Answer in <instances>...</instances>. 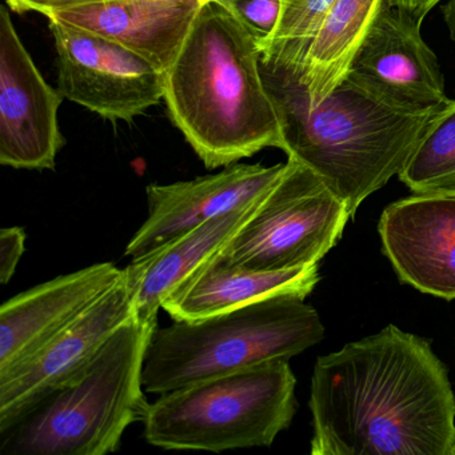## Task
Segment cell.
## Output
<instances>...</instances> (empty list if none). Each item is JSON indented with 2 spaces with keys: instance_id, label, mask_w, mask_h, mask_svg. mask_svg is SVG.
Here are the masks:
<instances>
[{
  "instance_id": "obj_1",
  "label": "cell",
  "mask_w": 455,
  "mask_h": 455,
  "mask_svg": "<svg viewBox=\"0 0 455 455\" xmlns=\"http://www.w3.org/2000/svg\"><path fill=\"white\" fill-rule=\"evenodd\" d=\"M313 455H455V396L423 338L388 324L319 356Z\"/></svg>"
},
{
  "instance_id": "obj_2",
  "label": "cell",
  "mask_w": 455,
  "mask_h": 455,
  "mask_svg": "<svg viewBox=\"0 0 455 455\" xmlns=\"http://www.w3.org/2000/svg\"><path fill=\"white\" fill-rule=\"evenodd\" d=\"M260 73L281 121V150L313 170L347 206L351 218L364 199L401 174L426 127L443 108L398 105L350 76L314 103L284 63L260 55Z\"/></svg>"
},
{
  "instance_id": "obj_3",
  "label": "cell",
  "mask_w": 455,
  "mask_h": 455,
  "mask_svg": "<svg viewBox=\"0 0 455 455\" xmlns=\"http://www.w3.org/2000/svg\"><path fill=\"white\" fill-rule=\"evenodd\" d=\"M164 79L170 118L207 169L282 148L259 46L214 0L199 10Z\"/></svg>"
},
{
  "instance_id": "obj_4",
  "label": "cell",
  "mask_w": 455,
  "mask_h": 455,
  "mask_svg": "<svg viewBox=\"0 0 455 455\" xmlns=\"http://www.w3.org/2000/svg\"><path fill=\"white\" fill-rule=\"evenodd\" d=\"M158 322H124L76 377L39 402L2 435L12 455H106L129 426L145 422L146 350Z\"/></svg>"
},
{
  "instance_id": "obj_5",
  "label": "cell",
  "mask_w": 455,
  "mask_h": 455,
  "mask_svg": "<svg viewBox=\"0 0 455 455\" xmlns=\"http://www.w3.org/2000/svg\"><path fill=\"white\" fill-rule=\"evenodd\" d=\"M318 311L297 294L278 295L196 321L156 327L146 350V391L164 394L209 378L286 359L321 342Z\"/></svg>"
},
{
  "instance_id": "obj_6",
  "label": "cell",
  "mask_w": 455,
  "mask_h": 455,
  "mask_svg": "<svg viewBox=\"0 0 455 455\" xmlns=\"http://www.w3.org/2000/svg\"><path fill=\"white\" fill-rule=\"evenodd\" d=\"M289 361L209 378L161 394L148 407L146 441L166 450H225L271 446L297 411Z\"/></svg>"
},
{
  "instance_id": "obj_7",
  "label": "cell",
  "mask_w": 455,
  "mask_h": 455,
  "mask_svg": "<svg viewBox=\"0 0 455 455\" xmlns=\"http://www.w3.org/2000/svg\"><path fill=\"white\" fill-rule=\"evenodd\" d=\"M350 218L347 206L313 170L287 159L282 177L217 257L259 271L318 265Z\"/></svg>"
},
{
  "instance_id": "obj_8",
  "label": "cell",
  "mask_w": 455,
  "mask_h": 455,
  "mask_svg": "<svg viewBox=\"0 0 455 455\" xmlns=\"http://www.w3.org/2000/svg\"><path fill=\"white\" fill-rule=\"evenodd\" d=\"M65 100L110 119L132 121L164 98V71L102 36L50 20Z\"/></svg>"
},
{
  "instance_id": "obj_9",
  "label": "cell",
  "mask_w": 455,
  "mask_h": 455,
  "mask_svg": "<svg viewBox=\"0 0 455 455\" xmlns=\"http://www.w3.org/2000/svg\"><path fill=\"white\" fill-rule=\"evenodd\" d=\"M134 313V291L124 270L121 281L73 323L0 375V433L76 377Z\"/></svg>"
},
{
  "instance_id": "obj_10",
  "label": "cell",
  "mask_w": 455,
  "mask_h": 455,
  "mask_svg": "<svg viewBox=\"0 0 455 455\" xmlns=\"http://www.w3.org/2000/svg\"><path fill=\"white\" fill-rule=\"evenodd\" d=\"M63 95L36 68L6 6L0 10V164L54 170L66 140L58 124Z\"/></svg>"
},
{
  "instance_id": "obj_11",
  "label": "cell",
  "mask_w": 455,
  "mask_h": 455,
  "mask_svg": "<svg viewBox=\"0 0 455 455\" xmlns=\"http://www.w3.org/2000/svg\"><path fill=\"white\" fill-rule=\"evenodd\" d=\"M422 20L383 2L347 76L375 94L412 108H442L450 102L433 50L423 41Z\"/></svg>"
},
{
  "instance_id": "obj_12",
  "label": "cell",
  "mask_w": 455,
  "mask_h": 455,
  "mask_svg": "<svg viewBox=\"0 0 455 455\" xmlns=\"http://www.w3.org/2000/svg\"><path fill=\"white\" fill-rule=\"evenodd\" d=\"M286 164H230L218 174L172 185H150L148 215L124 255L146 257L178 236L265 196L282 177Z\"/></svg>"
},
{
  "instance_id": "obj_13",
  "label": "cell",
  "mask_w": 455,
  "mask_h": 455,
  "mask_svg": "<svg viewBox=\"0 0 455 455\" xmlns=\"http://www.w3.org/2000/svg\"><path fill=\"white\" fill-rule=\"evenodd\" d=\"M383 252L404 283L455 299V193L414 194L386 207Z\"/></svg>"
},
{
  "instance_id": "obj_14",
  "label": "cell",
  "mask_w": 455,
  "mask_h": 455,
  "mask_svg": "<svg viewBox=\"0 0 455 455\" xmlns=\"http://www.w3.org/2000/svg\"><path fill=\"white\" fill-rule=\"evenodd\" d=\"M124 276L97 263L15 295L0 307V375L25 361L73 323Z\"/></svg>"
},
{
  "instance_id": "obj_15",
  "label": "cell",
  "mask_w": 455,
  "mask_h": 455,
  "mask_svg": "<svg viewBox=\"0 0 455 455\" xmlns=\"http://www.w3.org/2000/svg\"><path fill=\"white\" fill-rule=\"evenodd\" d=\"M202 6L188 0H74L44 15L116 42L166 71Z\"/></svg>"
},
{
  "instance_id": "obj_16",
  "label": "cell",
  "mask_w": 455,
  "mask_h": 455,
  "mask_svg": "<svg viewBox=\"0 0 455 455\" xmlns=\"http://www.w3.org/2000/svg\"><path fill=\"white\" fill-rule=\"evenodd\" d=\"M318 265L279 271L239 267L210 258L162 303L174 321H196L278 295L306 298L318 283Z\"/></svg>"
},
{
  "instance_id": "obj_17",
  "label": "cell",
  "mask_w": 455,
  "mask_h": 455,
  "mask_svg": "<svg viewBox=\"0 0 455 455\" xmlns=\"http://www.w3.org/2000/svg\"><path fill=\"white\" fill-rule=\"evenodd\" d=\"M260 199L262 196L241 209L212 218L151 254L132 259L124 270L134 291L135 314L143 321L158 322L164 299L223 249Z\"/></svg>"
},
{
  "instance_id": "obj_18",
  "label": "cell",
  "mask_w": 455,
  "mask_h": 455,
  "mask_svg": "<svg viewBox=\"0 0 455 455\" xmlns=\"http://www.w3.org/2000/svg\"><path fill=\"white\" fill-rule=\"evenodd\" d=\"M383 2L385 0H335L311 42L302 65L284 63L297 74L311 102H321L347 76L351 60Z\"/></svg>"
},
{
  "instance_id": "obj_19",
  "label": "cell",
  "mask_w": 455,
  "mask_h": 455,
  "mask_svg": "<svg viewBox=\"0 0 455 455\" xmlns=\"http://www.w3.org/2000/svg\"><path fill=\"white\" fill-rule=\"evenodd\" d=\"M398 177L414 194L455 193V100L431 119Z\"/></svg>"
},
{
  "instance_id": "obj_20",
  "label": "cell",
  "mask_w": 455,
  "mask_h": 455,
  "mask_svg": "<svg viewBox=\"0 0 455 455\" xmlns=\"http://www.w3.org/2000/svg\"><path fill=\"white\" fill-rule=\"evenodd\" d=\"M335 0H282L281 18L268 46L260 52L291 66H300Z\"/></svg>"
},
{
  "instance_id": "obj_21",
  "label": "cell",
  "mask_w": 455,
  "mask_h": 455,
  "mask_svg": "<svg viewBox=\"0 0 455 455\" xmlns=\"http://www.w3.org/2000/svg\"><path fill=\"white\" fill-rule=\"evenodd\" d=\"M230 12L257 41L260 52L268 46L279 18L282 0H214Z\"/></svg>"
},
{
  "instance_id": "obj_22",
  "label": "cell",
  "mask_w": 455,
  "mask_h": 455,
  "mask_svg": "<svg viewBox=\"0 0 455 455\" xmlns=\"http://www.w3.org/2000/svg\"><path fill=\"white\" fill-rule=\"evenodd\" d=\"M26 233L22 228L0 230V283L7 284L14 276L25 252Z\"/></svg>"
},
{
  "instance_id": "obj_23",
  "label": "cell",
  "mask_w": 455,
  "mask_h": 455,
  "mask_svg": "<svg viewBox=\"0 0 455 455\" xmlns=\"http://www.w3.org/2000/svg\"><path fill=\"white\" fill-rule=\"evenodd\" d=\"M6 2L10 9L18 14L33 12L44 15L49 10L66 6L74 0H6Z\"/></svg>"
},
{
  "instance_id": "obj_24",
  "label": "cell",
  "mask_w": 455,
  "mask_h": 455,
  "mask_svg": "<svg viewBox=\"0 0 455 455\" xmlns=\"http://www.w3.org/2000/svg\"><path fill=\"white\" fill-rule=\"evenodd\" d=\"M393 6L401 7L404 12L411 14L417 20H425L426 15L439 4L442 0H387Z\"/></svg>"
},
{
  "instance_id": "obj_25",
  "label": "cell",
  "mask_w": 455,
  "mask_h": 455,
  "mask_svg": "<svg viewBox=\"0 0 455 455\" xmlns=\"http://www.w3.org/2000/svg\"><path fill=\"white\" fill-rule=\"evenodd\" d=\"M442 17L444 23L449 28L450 38L455 42V0H449L443 7H442Z\"/></svg>"
},
{
  "instance_id": "obj_26",
  "label": "cell",
  "mask_w": 455,
  "mask_h": 455,
  "mask_svg": "<svg viewBox=\"0 0 455 455\" xmlns=\"http://www.w3.org/2000/svg\"><path fill=\"white\" fill-rule=\"evenodd\" d=\"M188 2H196V4H206L207 2H212V0H188Z\"/></svg>"
}]
</instances>
